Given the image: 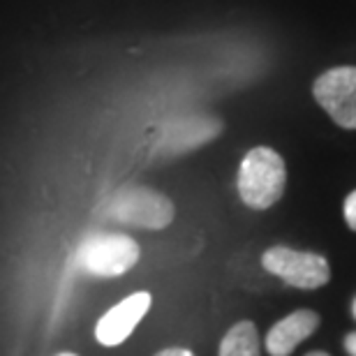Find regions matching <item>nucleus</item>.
Returning <instances> with one entry per match:
<instances>
[{
    "label": "nucleus",
    "instance_id": "nucleus-5",
    "mask_svg": "<svg viewBox=\"0 0 356 356\" xmlns=\"http://www.w3.org/2000/svg\"><path fill=\"white\" fill-rule=\"evenodd\" d=\"M312 95L340 127L356 130V67L324 72L312 86Z\"/></svg>",
    "mask_w": 356,
    "mask_h": 356
},
{
    "label": "nucleus",
    "instance_id": "nucleus-2",
    "mask_svg": "<svg viewBox=\"0 0 356 356\" xmlns=\"http://www.w3.org/2000/svg\"><path fill=\"white\" fill-rule=\"evenodd\" d=\"M172 199L151 188H120L99 206V216L118 225L139 227V229H165L174 220Z\"/></svg>",
    "mask_w": 356,
    "mask_h": 356
},
{
    "label": "nucleus",
    "instance_id": "nucleus-15",
    "mask_svg": "<svg viewBox=\"0 0 356 356\" xmlns=\"http://www.w3.org/2000/svg\"><path fill=\"white\" fill-rule=\"evenodd\" d=\"M58 356H76V354H70V352H65V354H58Z\"/></svg>",
    "mask_w": 356,
    "mask_h": 356
},
{
    "label": "nucleus",
    "instance_id": "nucleus-3",
    "mask_svg": "<svg viewBox=\"0 0 356 356\" xmlns=\"http://www.w3.org/2000/svg\"><path fill=\"white\" fill-rule=\"evenodd\" d=\"M139 261L137 241L125 234H92L74 254V264L83 273L116 277L127 273Z\"/></svg>",
    "mask_w": 356,
    "mask_h": 356
},
{
    "label": "nucleus",
    "instance_id": "nucleus-9",
    "mask_svg": "<svg viewBox=\"0 0 356 356\" xmlns=\"http://www.w3.org/2000/svg\"><path fill=\"white\" fill-rule=\"evenodd\" d=\"M218 356H259V333L252 322H238L225 333Z\"/></svg>",
    "mask_w": 356,
    "mask_h": 356
},
{
    "label": "nucleus",
    "instance_id": "nucleus-6",
    "mask_svg": "<svg viewBox=\"0 0 356 356\" xmlns=\"http://www.w3.org/2000/svg\"><path fill=\"white\" fill-rule=\"evenodd\" d=\"M222 132V123L213 116H183L165 125L155 144L158 158H176L209 144Z\"/></svg>",
    "mask_w": 356,
    "mask_h": 356
},
{
    "label": "nucleus",
    "instance_id": "nucleus-8",
    "mask_svg": "<svg viewBox=\"0 0 356 356\" xmlns=\"http://www.w3.org/2000/svg\"><path fill=\"white\" fill-rule=\"evenodd\" d=\"M319 315L312 310H296L270 326L266 333V352L270 356H289L312 333L319 329Z\"/></svg>",
    "mask_w": 356,
    "mask_h": 356
},
{
    "label": "nucleus",
    "instance_id": "nucleus-12",
    "mask_svg": "<svg viewBox=\"0 0 356 356\" xmlns=\"http://www.w3.org/2000/svg\"><path fill=\"white\" fill-rule=\"evenodd\" d=\"M345 350L350 356H356V333H350V336L345 338Z\"/></svg>",
    "mask_w": 356,
    "mask_h": 356
},
{
    "label": "nucleus",
    "instance_id": "nucleus-14",
    "mask_svg": "<svg viewBox=\"0 0 356 356\" xmlns=\"http://www.w3.org/2000/svg\"><path fill=\"white\" fill-rule=\"evenodd\" d=\"M352 312H354V317H356V298H354V303H352Z\"/></svg>",
    "mask_w": 356,
    "mask_h": 356
},
{
    "label": "nucleus",
    "instance_id": "nucleus-11",
    "mask_svg": "<svg viewBox=\"0 0 356 356\" xmlns=\"http://www.w3.org/2000/svg\"><path fill=\"white\" fill-rule=\"evenodd\" d=\"M155 356H195L190 350H183V347H169V350H162Z\"/></svg>",
    "mask_w": 356,
    "mask_h": 356
},
{
    "label": "nucleus",
    "instance_id": "nucleus-7",
    "mask_svg": "<svg viewBox=\"0 0 356 356\" xmlns=\"http://www.w3.org/2000/svg\"><path fill=\"white\" fill-rule=\"evenodd\" d=\"M151 303L153 298L148 291H137V294L123 298L118 305H113L109 312H104L95 326L97 343L104 347H116L125 343L146 312L151 310Z\"/></svg>",
    "mask_w": 356,
    "mask_h": 356
},
{
    "label": "nucleus",
    "instance_id": "nucleus-4",
    "mask_svg": "<svg viewBox=\"0 0 356 356\" xmlns=\"http://www.w3.org/2000/svg\"><path fill=\"white\" fill-rule=\"evenodd\" d=\"M261 264L268 273L277 275L280 280L298 289H319L331 277L329 261L322 254L294 250L287 245H275L266 250Z\"/></svg>",
    "mask_w": 356,
    "mask_h": 356
},
{
    "label": "nucleus",
    "instance_id": "nucleus-13",
    "mask_svg": "<svg viewBox=\"0 0 356 356\" xmlns=\"http://www.w3.org/2000/svg\"><path fill=\"white\" fill-rule=\"evenodd\" d=\"M305 356H329L326 352H310V354H305Z\"/></svg>",
    "mask_w": 356,
    "mask_h": 356
},
{
    "label": "nucleus",
    "instance_id": "nucleus-10",
    "mask_svg": "<svg viewBox=\"0 0 356 356\" xmlns=\"http://www.w3.org/2000/svg\"><path fill=\"white\" fill-rule=\"evenodd\" d=\"M345 220H347V227H350L352 232H356V190L345 199Z\"/></svg>",
    "mask_w": 356,
    "mask_h": 356
},
{
    "label": "nucleus",
    "instance_id": "nucleus-1",
    "mask_svg": "<svg viewBox=\"0 0 356 356\" xmlns=\"http://www.w3.org/2000/svg\"><path fill=\"white\" fill-rule=\"evenodd\" d=\"M287 183V169L280 153L268 146L248 151L238 167V195L254 211L270 209L282 197Z\"/></svg>",
    "mask_w": 356,
    "mask_h": 356
}]
</instances>
